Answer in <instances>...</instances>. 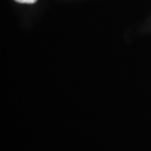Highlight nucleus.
<instances>
[{"instance_id": "obj_1", "label": "nucleus", "mask_w": 151, "mask_h": 151, "mask_svg": "<svg viewBox=\"0 0 151 151\" xmlns=\"http://www.w3.org/2000/svg\"><path fill=\"white\" fill-rule=\"evenodd\" d=\"M15 1L19 2V3H29V4H32V3H35L37 0H15Z\"/></svg>"}]
</instances>
